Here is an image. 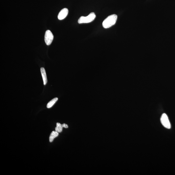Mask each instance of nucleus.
Segmentation results:
<instances>
[{
	"instance_id": "nucleus-1",
	"label": "nucleus",
	"mask_w": 175,
	"mask_h": 175,
	"mask_svg": "<svg viewBox=\"0 0 175 175\" xmlns=\"http://www.w3.org/2000/svg\"><path fill=\"white\" fill-rule=\"evenodd\" d=\"M117 15L115 14L108 16L102 23V26L103 28L107 29L114 25L117 22Z\"/></svg>"
},
{
	"instance_id": "nucleus-2",
	"label": "nucleus",
	"mask_w": 175,
	"mask_h": 175,
	"mask_svg": "<svg viewBox=\"0 0 175 175\" xmlns=\"http://www.w3.org/2000/svg\"><path fill=\"white\" fill-rule=\"evenodd\" d=\"M96 18V15L94 12L90 13L88 16H81L78 20L79 24H86L93 22Z\"/></svg>"
},
{
	"instance_id": "nucleus-3",
	"label": "nucleus",
	"mask_w": 175,
	"mask_h": 175,
	"mask_svg": "<svg viewBox=\"0 0 175 175\" xmlns=\"http://www.w3.org/2000/svg\"><path fill=\"white\" fill-rule=\"evenodd\" d=\"M54 39V35L50 30H47L45 32V41L46 45L49 46L52 43Z\"/></svg>"
},
{
	"instance_id": "nucleus-4",
	"label": "nucleus",
	"mask_w": 175,
	"mask_h": 175,
	"mask_svg": "<svg viewBox=\"0 0 175 175\" xmlns=\"http://www.w3.org/2000/svg\"><path fill=\"white\" fill-rule=\"evenodd\" d=\"M161 121L162 125L167 129H170L171 128V125L169 120L168 117L166 114H162L161 118Z\"/></svg>"
},
{
	"instance_id": "nucleus-5",
	"label": "nucleus",
	"mask_w": 175,
	"mask_h": 175,
	"mask_svg": "<svg viewBox=\"0 0 175 175\" xmlns=\"http://www.w3.org/2000/svg\"><path fill=\"white\" fill-rule=\"evenodd\" d=\"M69 10L67 8H64L62 9L59 13L58 18L59 20H62L64 19L67 16Z\"/></svg>"
},
{
	"instance_id": "nucleus-6",
	"label": "nucleus",
	"mask_w": 175,
	"mask_h": 175,
	"mask_svg": "<svg viewBox=\"0 0 175 175\" xmlns=\"http://www.w3.org/2000/svg\"><path fill=\"white\" fill-rule=\"evenodd\" d=\"M41 72L43 80L44 85H45L47 83L48 80H47L46 71H45L44 68L43 67L41 68Z\"/></svg>"
},
{
	"instance_id": "nucleus-7",
	"label": "nucleus",
	"mask_w": 175,
	"mask_h": 175,
	"mask_svg": "<svg viewBox=\"0 0 175 175\" xmlns=\"http://www.w3.org/2000/svg\"><path fill=\"white\" fill-rule=\"evenodd\" d=\"M58 133L56 131H53L51 133L50 137V142H52L53 141L54 139L58 136Z\"/></svg>"
},
{
	"instance_id": "nucleus-8",
	"label": "nucleus",
	"mask_w": 175,
	"mask_h": 175,
	"mask_svg": "<svg viewBox=\"0 0 175 175\" xmlns=\"http://www.w3.org/2000/svg\"><path fill=\"white\" fill-rule=\"evenodd\" d=\"M58 98H55L50 100V101L48 103L47 105V107L48 108L52 107V106L56 102V101L58 100Z\"/></svg>"
},
{
	"instance_id": "nucleus-9",
	"label": "nucleus",
	"mask_w": 175,
	"mask_h": 175,
	"mask_svg": "<svg viewBox=\"0 0 175 175\" xmlns=\"http://www.w3.org/2000/svg\"><path fill=\"white\" fill-rule=\"evenodd\" d=\"M63 128L62 125L60 123H56V127L55 128V131L58 133L61 132L62 131Z\"/></svg>"
},
{
	"instance_id": "nucleus-10",
	"label": "nucleus",
	"mask_w": 175,
	"mask_h": 175,
	"mask_svg": "<svg viewBox=\"0 0 175 175\" xmlns=\"http://www.w3.org/2000/svg\"><path fill=\"white\" fill-rule=\"evenodd\" d=\"M62 126L63 127H64L65 128H68V126L67 125L65 124H62Z\"/></svg>"
}]
</instances>
